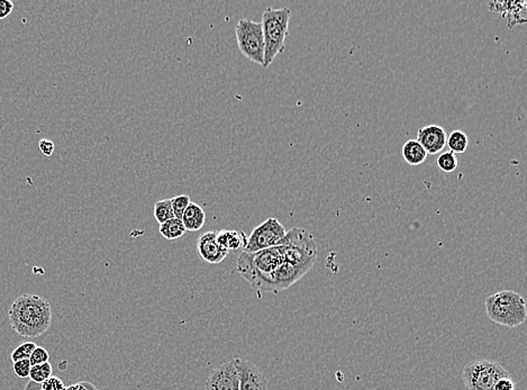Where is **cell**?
Returning a JSON list of instances; mask_svg holds the SVG:
<instances>
[{
    "mask_svg": "<svg viewBox=\"0 0 527 390\" xmlns=\"http://www.w3.org/2000/svg\"><path fill=\"white\" fill-rule=\"evenodd\" d=\"M8 320L22 338H40L51 327L52 307L43 297L24 293L9 308Z\"/></svg>",
    "mask_w": 527,
    "mask_h": 390,
    "instance_id": "1",
    "label": "cell"
},
{
    "mask_svg": "<svg viewBox=\"0 0 527 390\" xmlns=\"http://www.w3.org/2000/svg\"><path fill=\"white\" fill-rule=\"evenodd\" d=\"M286 233L287 231L277 218H268L253 229L250 236H248V243L243 251L254 253L275 247L284 238Z\"/></svg>",
    "mask_w": 527,
    "mask_h": 390,
    "instance_id": "8",
    "label": "cell"
},
{
    "mask_svg": "<svg viewBox=\"0 0 527 390\" xmlns=\"http://www.w3.org/2000/svg\"><path fill=\"white\" fill-rule=\"evenodd\" d=\"M401 156L410 165H422L428 158V153L417 140H410L403 145Z\"/></svg>",
    "mask_w": 527,
    "mask_h": 390,
    "instance_id": "16",
    "label": "cell"
},
{
    "mask_svg": "<svg viewBox=\"0 0 527 390\" xmlns=\"http://www.w3.org/2000/svg\"><path fill=\"white\" fill-rule=\"evenodd\" d=\"M462 377L467 390H494L498 380L510 373L496 361L475 360L467 364Z\"/></svg>",
    "mask_w": 527,
    "mask_h": 390,
    "instance_id": "6",
    "label": "cell"
},
{
    "mask_svg": "<svg viewBox=\"0 0 527 390\" xmlns=\"http://www.w3.org/2000/svg\"><path fill=\"white\" fill-rule=\"evenodd\" d=\"M291 10L289 8L273 9L268 7L262 14V32L264 40V65L268 68L275 58L284 53V41L289 31Z\"/></svg>",
    "mask_w": 527,
    "mask_h": 390,
    "instance_id": "2",
    "label": "cell"
},
{
    "mask_svg": "<svg viewBox=\"0 0 527 390\" xmlns=\"http://www.w3.org/2000/svg\"><path fill=\"white\" fill-rule=\"evenodd\" d=\"M65 386L59 377H51L42 384L30 382L24 390H65Z\"/></svg>",
    "mask_w": 527,
    "mask_h": 390,
    "instance_id": "22",
    "label": "cell"
},
{
    "mask_svg": "<svg viewBox=\"0 0 527 390\" xmlns=\"http://www.w3.org/2000/svg\"><path fill=\"white\" fill-rule=\"evenodd\" d=\"M435 162H437V168L443 172H453L457 168V156L451 151L441 153Z\"/></svg>",
    "mask_w": 527,
    "mask_h": 390,
    "instance_id": "21",
    "label": "cell"
},
{
    "mask_svg": "<svg viewBox=\"0 0 527 390\" xmlns=\"http://www.w3.org/2000/svg\"><path fill=\"white\" fill-rule=\"evenodd\" d=\"M487 316L507 327H516L526 320V302L519 293L503 291L487 297Z\"/></svg>",
    "mask_w": 527,
    "mask_h": 390,
    "instance_id": "4",
    "label": "cell"
},
{
    "mask_svg": "<svg viewBox=\"0 0 527 390\" xmlns=\"http://www.w3.org/2000/svg\"><path fill=\"white\" fill-rule=\"evenodd\" d=\"M417 141L428 154H437L446 147V133L439 125H428L419 129Z\"/></svg>",
    "mask_w": 527,
    "mask_h": 390,
    "instance_id": "13",
    "label": "cell"
},
{
    "mask_svg": "<svg viewBox=\"0 0 527 390\" xmlns=\"http://www.w3.org/2000/svg\"><path fill=\"white\" fill-rule=\"evenodd\" d=\"M235 34L238 49L246 59L264 67V40L261 23L242 18L235 27Z\"/></svg>",
    "mask_w": 527,
    "mask_h": 390,
    "instance_id": "7",
    "label": "cell"
},
{
    "mask_svg": "<svg viewBox=\"0 0 527 390\" xmlns=\"http://www.w3.org/2000/svg\"><path fill=\"white\" fill-rule=\"evenodd\" d=\"M240 390H268V380L258 366L244 359H234Z\"/></svg>",
    "mask_w": 527,
    "mask_h": 390,
    "instance_id": "11",
    "label": "cell"
},
{
    "mask_svg": "<svg viewBox=\"0 0 527 390\" xmlns=\"http://www.w3.org/2000/svg\"><path fill=\"white\" fill-rule=\"evenodd\" d=\"M305 275L306 273L302 269L284 261L273 273L264 277L254 289L264 293H278L291 287Z\"/></svg>",
    "mask_w": 527,
    "mask_h": 390,
    "instance_id": "9",
    "label": "cell"
},
{
    "mask_svg": "<svg viewBox=\"0 0 527 390\" xmlns=\"http://www.w3.org/2000/svg\"><path fill=\"white\" fill-rule=\"evenodd\" d=\"M197 252L204 261L209 264L223 262L229 254V251L217 243L216 232H206L200 235L197 241Z\"/></svg>",
    "mask_w": 527,
    "mask_h": 390,
    "instance_id": "12",
    "label": "cell"
},
{
    "mask_svg": "<svg viewBox=\"0 0 527 390\" xmlns=\"http://www.w3.org/2000/svg\"><path fill=\"white\" fill-rule=\"evenodd\" d=\"M469 138L466 133L462 131H453L446 136V147L451 152L464 153L468 149Z\"/></svg>",
    "mask_w": 527,
    "mask_h": 390,
    "instance_id": "18",
    "label": "cell"
},
{
    "mask_svg": "<svg viewBox=\"0 0 527 390\" xmlns=\"http://www.w3.org/2000/svg\"><path fill=\"white\" fill-rule=\"evenodd\" d=\"M515 382H514L512 375H510V377H506V378H501V380H498L494 390H515Z\"/></svg>",
    "mask_w": 527,
    "mask_h": 390,
    "instance_id": "28",
    "label": "cell"
},
{
    "mask_svg": "<svg viewBox=\"0 0 527 390\" xmlns=\"http://www.w3.org/2000/svg\"><path fill=\"white\" fill-rule=\"evenodd\" d=\"M50 359V355L47 352V350L42 346H36L35 350L33 351L32 355H31L30 362L31 366H38V364H45L49 362Z\"/></svg>",
    "mask_w": 527,
    "mask_h": 390,
    "instance_id": "25",
    "label": "cell"
},
{
    "mask_svg": "<svg viewBox=\"0 0 527 390\" xmlns=\"http://www.w3.org/2000/svg\"><path fill=\"white\" fill-rule=\"evenodd\" d=\"M216 240L217 243L229 252L238 249L244 250L248 243V236L242 231L222 229L220 232H216Z\"/></svg>",
    "mask_w": 527,
    "mask_h": 390,
    "instance_id": "14",
    "label": "cell"
},
{
    "mask_svg": "<svg viewBox=\"0 0 527 390\" xmlns=\"http://www.w3.org/2000/svg\"><path fill=\"white\" fill-rule=\"evenodd\" d=\"M190 197L188 195H179V196L171 198V206H172L173 214L175 218L181 220L182 216L185 214L188 206L190 205Z\"/></svg>",
    "mask_w": 527,
    "mask_h": 390,
    "instance_id": "23",
    "label": "cell"
},
{
    "mask_svg": "<svg viewBox=\"0 0 527 390\" xmlns=\"http://www.w3.org/2000/svg\"><path fill=\"white\" fill-rule=\"evenodd\" d=\"M31 366L30 360H19L14 362V373L18 378L25 379L30 377Z\"/></svg>",
    "mask_w": 527,
    "mask_h": 390,
    "instance_id": "26",
    "label": "cell"
},
{
    "mask_svg": "<svg viewBox=\"0 0 527 390\" xmlns=\"http://www.w3.org/2000/svg\"><path fill=\"white\" fill-rule=\"evenodd\" d=\"M36 346H38L33 342H25L13 351L10 359H12L13 362L19 360H30L31 355H32L33 351L35 350Z\"/></svg>",
    "mask_w": 527,
    "mask_h": 390,
    "instance_id": "24",
    "label": "cell"
},
{
    "mask_svg": "<svg viewBox=\"0 0 527 390\" xmlns=\"http://www.w3.org/2000/svg\"><path fill=\"white\" fill-rule=\"evenodd\" d=\"M159 232L162 235V238H165V240L173 241L182 238L187 232V229H186L181 220L175 218L161 224Z\"/></svg>",
    "mask_w": 527,
    "mask_h": 390,
    "instance_id": "17",
    "label": "cell"
},
{
    "mask_svg": "<svg viewBox=\"0 0 527 390\" xmlns=\"http://www.w3.org/2000/svg\"><path fill=\"white\" fill-rule=\"evenodd\" d=\"M279 244L284 245V261L306 273L311 270L317 258L316 242L311 233L306 229L293 227L286 233Z\"/></svg>",
    "mask_w": 527,
    "mask_h": 390,
    "instance_id": "5",
    "label": "cell"
},
{
    "mask_svg": "<svg viewBox=\"0 0 527 390\" xmlns=\"http://www.w3.org/2000/svg\"><path fill=\"white\" fill-rule=\"evenodd\" d=\"M181 220L187 231L197 232L205 225V211L198 204L191 202L190 205L188 206L187 209H186Z\"/></svg>",
    "mask_w": 527,
    "mask_h": 390,
    "instance_id": "15",
    "label": "cell"
},
{
    "mask_svg": "<svg viewBox=\"0 0 527 390\" xmlns=\"http://www.w3.org/2000/svg\"><path fill=\"white\" fill-rule=\"evenodd\" d=\"M284 245L279 244L254 253L243 251L238 257L236 270L255 288L264 277L273 273L284 262Z\"/></svg>",
    "mask_w": 527,
    "mask_h": 390,
    "instance_id": "3",
    "label": "cell"
},
{
    "mask_svg": "<svg viewBox=\"0 0 527 390\" xmlns=\"http://www.w3.org/2000/svg\"><path fill=\"white\" fill-rule=\"evenodd\" d=\"M52 377V366L50 362H45V364H38V366H33L31 368L30 377L31 382H38V384H42L47 379Z\"/></svg>",
    "mask_w": 527,
    "mask_h": 390,
    "instance_id": "20",
    "label": "cell"
},
{
    "mask_svg": "<svg viewBox=\"0 0 527 390\" xmlns=\"http://www.w3.org/2000/svg\"><path fill=\"white\" fill-rule=\"evenodd\" d=\"M154 218L160 225L175 218L171 200H159L154 204Z\"/></svg>",
    "mask_w": 527,
    "mask_h": 390,
    "instance_id": "19",
    "label": "cell"
},
{
    "mask_svg": "<svg viewBox=\"0 0 527 390\" xmlns=\"http://www.w3.org/2000/svg\"><path fill=\"white\" fill-rule=\"evenodd\" d=\"M65 390H99L97 389L95 384L88 382H80L76 384H71L69 387H65Z\"/></svg>",
    "mask_w": 527,
    "mask_h": 390,
    "instance_id": "30",
    "label": "cell"
},
{
    "mask_svg": "<svg viewBox=\"0 0 527 390\" xmlns=\"http://www.w3.org/2000/svg\"><path fill=\"white\" fill-rule=\"evenodd\" d=\"M205 390H240L234 360L215 368L205 382Z\"/></svg>",
    "mask_w": 527,
    "mask_h": 390,
    "instance_id": "10",
    "label": "cell"
},
{
    "mask_svg": "<svg viewBox=\"0 0 527 390\" xmlns=\"http://www.w3.org/2000/svg\"><path fill=\"white\" fill-rule=\"evenodd\" d=\"M38 147H40V151H41L42 154L45 156H52L53 152H54V149H56L54 143H53L52 141H50V140H47V138H43V140L40 141V143H38Z\"/></svg>",
    "mask_w": 527,
    "mask_h": 390,
    "instance_id": "29",
    "label": "cell"
},
{
    "mask_svg": "<svg viewBox=\"0 0 527 390\" xmlns=\"http://www.w3.org/2000/svg\"><path fill=\"white\" fill-rule=\"evenodd\" d=\"M15 6L10 0H0V21L5 19L12 14Z\"/></svg>",
    "mask_w": 527,
    "mask_h": 390,
    "instance_id": "27",
    "label": "cell"
}]
</instances>
